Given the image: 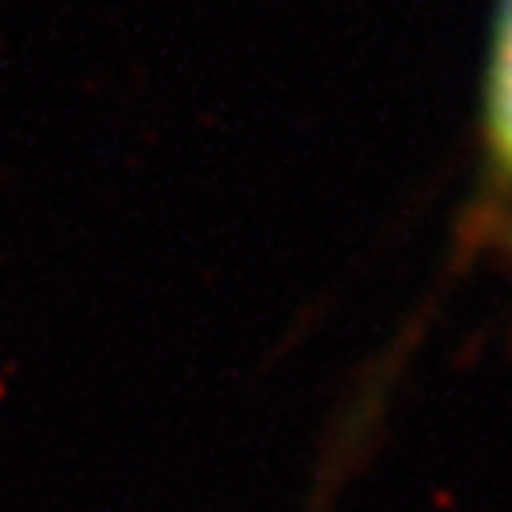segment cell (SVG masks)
Returning <instances> with one entry per match:
<instances>
[{
	"instance_id": "6da1fadb",
	"label": "cell",
	"mask_w": 512,
	"mask_h": 512,
	"mask_svg": "<svg viewBox=\"0 0 512 512\" xmlns=\"http://www.w3.org/2000/svg\"><path fill=\"white\" fill-rule=\"evenodd\" d=\"M484 136H488L491 164L512 196V0H498L488 89H484Z\"/></svg>"
}]
</instances>
